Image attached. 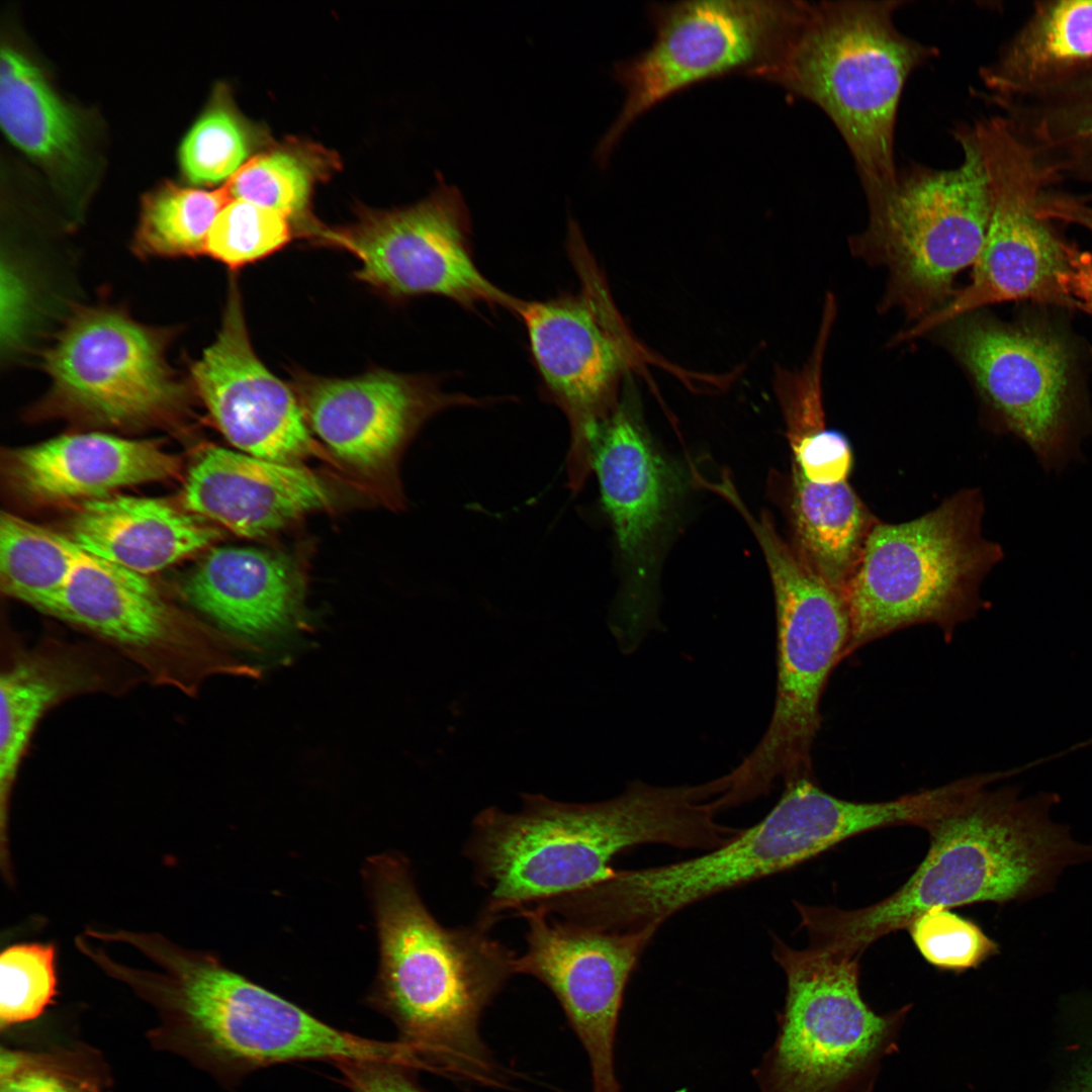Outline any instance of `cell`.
<instances>
[{
  "mask_svg": "<svg viewBox=\"0 0 1092 1092\" xmlns=\"http://www.w3.org/2000/svg\"><path fill=\"white\" fill-rule=\"evenodd\" d=\"M1063 267L1058 273L1062 293L1074 308L1092 314V252L1062 241Z\"/></svg>",
  "mask_w": 1092,
  "mask_h": 1092,
  "instance_id": "39",
  "label": "cell"
},
{
  "mask_svg": "<svg viewBox=\"0 0 1092 1092\" xmlns=\"http://www.w3.org/2000/svg\"><path fill=\"white\" fill-rule=\"evenodd\" d=\"M291 236V221L284 214L236 199L213 221L205 253L237 269L280 250Z\"/></svg>",
  "mask_w": 1092,
  "mask_h": 1092,
  "instance_id": "36",
  "label": "cell"
},
{
  "mask_svg": "<svg viewBox=\"0 0 1092 1092\" xmlns=\"http://www.w3.org/2000/svg\"><path fill=\"white\" fill-rule=\"evenodd\" d=\"M949 324L950 348L1000 427L1021 440L1045 472L1061 473L1083 459L1092 415L1065 335L1043 322L1004 324L973 313Z\"/></svg>",
  "mask_w": 1092,
  "mask_h": 1092,
  "instance_id": "11",
  "label": "cell"
},
{
  "mask_svg": "<svg viewBox=\"0 0 1092 1092\" xmlns=\"http://www.w3.org/2000/svg\"><path fill=\"white\" fill-rule=\"evenodd\" d=\"M1092 67V0L1041 2L994 63L981 69L992 102L1026 97Z\"/></svg>",
  "mask_w": 1092,
  "mask_h": 1092,
  "instance_id": "27",
  "label": "cell"
},
{
  "mask_svg": "<svg viewBox=\"0 0 1092 1092\" xmlns=\"http://www.w3.org/2000/svg\"><path fill=\"white\" fill-rule=\"evenodd\" d=\"M568 250L579 291L547 300L517 298L511 311L525 327L546 396L568 422L566 472L568 487L576 492L592 472L593 435L615 407L620 381L635 364L638 347L574 223Z\"/></svg>",
  "mask_w": 1092,
  "mask_h": 1092,
  "instance_id": "13",
  "label": "cell"
},
{
  "mask_svg": "<svg viewBox=\"0 0 1092 1092\" xmlns=\"http://www.w3.org/2000/svg\"><path fill=\"white\" fill-rule=\"evenodd\" d=\"M231 201L224 186L211 191L171 182L159 186L142 201L135 251L155 257L205 253L212 223Z\"/></svg>",
  "mask_w": 1092,
  "mask_h": 1092,
  "instance_id": "31",
  "label": "cell"
},
{
  "mask_svg": "<svg viewBox=\"0 0 1092 1092\" xmlns=\"http://www.w3.org/2000/svg\"><path fill=\"white\" fill-rule=\"evenodd\" d=\"M526 919V951L516 973L545 985L586 1053L593 1092H621L615 1068L619 1014L628 980L656 932L612 931L553 918L535 908Z\"/></svg>",
  "mask_w": 1092,
  "mask_h": 1092,
  "instance_id": "17",
  "label": "cell"
},
{
  "mask_svg": "<svg viewBox=\"0 0 1092 1092\" xmlns=\"http://www.w3.org/2000/svg\"><path fill=\"white\" fill-rule=\"evenodd\" d=\"M823 361L821 353H812L802 369L781 370L775 379L793 453L791 509L807 518L846 519L860 514L866 504L848 481V440L825 424Z\"/></svg>",
  "mask_w": 1092,
  "mask_h": 1092,
  "instance_id": "25",
  "label": "cell"
},
{
  "mask_svg": "<svg viewBox=\"0 0 1092 1092\" xmlns=\"http://www.w3.org/2000/svg\"><path fill=\"white\" fill-rule=\"evenodd\" d=\"M1051 793L1020 798L1017 787H979L928 820L929 847L887 898L854 910L796 903L812 945L858 957L924 912L982 902L1025 901L1051 891L1063 870L1092 860L1050 811Z\"/></svg>",
  "mask_w": 1092,
  "mask_h": 1092,
  "instance_id": "2",
  "label": "cell"
},
{
  "mask_svg": "<svg viewBox=\"0 0 1092 1092\" xmlns=\"http://www.w3.org/2000/svg\"><path fill=\"white\" fill-rule=\"evenodd\" d=\"M766 561L776 602L777 693L766 731L725 775L727 808L752 801L775 783L813 778L812 747L830 674L846 657L851 636L844 595L830 584L767 515L742 513Z\"/></svg>",
  "mask_w": 1092,
  "mask_h": 1092,
  "instance_id": "7",
  "label": "cell"
},
{
  "mask_svg": "<svg viewBox=\"0 0 1092 1092\" xmlns=\"http://www.w3.org/2000/svg\"><path fill=\"white\" fill-rule=\"evenodd\" d=\"M907 930L922 958L940 971L977 969L999 952V944L976 922L950 909L928 910Z\"/></svg>",
  "mask_w": 1092,
  "mask_h": 1092,
  "instance_id": "37",
  "label": "cell"
},
{
  "mask_svg": "<svg viewBox=\"0 0 1092 1092\" xmlns=\"http://www.w3.org/2000/svg\"><path fill=\"white\" fill-rule=\"evenodd\" d=\"M87 671L54 654L23 656L0 676V861L10 862L9 803L19 764L43 715L91 687Z\"/></svg>",
  "mask_w": 1092,
  "mask_h": 1092,
  "instance_id": "29",
  "label": "cell"
},
{
  "mask_svg": "<svg viewBox=\"0 0 1092 1092\" xmlns=\"http://www.w3.org/2000/svg\"><path fill=\"white\" fill-rule=\"evenodd\" d=\"M51 615L85 628L154 666L187 657L205 676H250L253 667L235 655L248 642L185 623L147 575L85 553Z\"/></svg>",
  "mask_w": 1092,
  "mask_h": 1092,
  "instance_id": "18",
  "label": "cell"
},
{
  "mask_svg": "<svg viewBox=\"0 0 1092 1092\" xmlns=\"http://www.w3.org/2000/svg\"><path fill=\"white\" fill-rule=\"evenodd\" d=\"M796 0H685L653 3L651 43L617 63L625 98L601 140V163L643 114L699 83L731 75L763 80L778 65L807 12Z\"/></svg>",
  "mask_w": 1092,
  "mask_h": 1092,
  "instance_id": "10",
  "label": "cell"
},
{
  "mask_svg": "<svg viewBox=\"0 0 1092 1092\" xmlns=\"http://www.w3.org/2000/svg\"><path fill=\"white\" fill-rule=\"evenodd\" d=\"M315 238L352 253L360 263L357 278L394 297L433 294L467 308L510 311L516 300L478 269L463 196L442 182L416 204L364 210L346 228L321 226Z\"/></svg>",
  "mask_w": 1092,
  "mask_h": 1092,
  "instance_id": "16",
  "label": "cell"
},
{
  "mask_svg": "<svg viewBox=\"0 0 1092 1092\" xmlns=\"http://www.w3.org/2000/svg\"><path fill=\"white\" fill-rule=\"evenodd\" d=\"M589 444L590 469L626 561L643 568L674 492L671 468L639 420L630 384Z\"/></svg>",
  "mask_w": 1092,
  "mask_h": 1092,
  "instance_id": "24",
  "label": "cell"
},
{
  "mask_svg": "<svg viewBox=\"0 0 1092 1092\" xmlns=\"http://www.w3.org/2000/svg\"><path fill=\"white\" fill-rule=\"evenodd\" d=\"M987 172L991 215L971 282L952 299L902 332L896 343L918 338L993 303L1032 300L1074 308L1062 293V240L1037 212L1052 177L1033 150L1002 114L970 125Z\"/></svg>",
  "mask_w": 1092,
  "mask_h": 1092,
  "instance_id": "14",
  "label": "cell"
},
{
  "mask_svg": "<svg viewBox=\"0 0 1092 1092\" xmlns=\"http://www.w3.org/2000/svg\"><path fill=\"white\" fill-rule=\"evenodd\" d=\"M182 595L224 633L260 647L301 625L302 587L291 563L251 547L212 549L187 575Z\"/></svg>",
  "mask_w": 1092,
  "mask_h": 1092,
  "instance_id": "23",
  "label": "cell"
},
{
  "mask_svg": "<svg viewBox=\"0 0 1092 1092\" xmlns=\"http://www.w3.org/2000/svg\"><path fill=\"white\" fill-rule=\"evenodd\" d=\"M805 790L786 784L758 823L704 854L638 870L615 871L571 895L579 923L612 931L657 928L681 909L715 894L792 869L826 851Z\"/></svg>",
  "mask_w": 1092,
  "mask_h": 1092,
  "instance_id": "12",
  "label": "cell"
},
{
  "mask_svg": "<svg viewBox=\"0 0 1092 1092\" xmlns=\"http://www.w3.org/2000/svg\"><path fill=\"white\" fill-rule=\"evenodd\" d=\"M719 788L654 786L636 781L619 796L570 804L524 794L523 807H491L473 819L463 854L487 895L478 921L576 892L609 879L613 858L641 844L716 848L738 832L717 821Z\"/></svg>",
  "mask_w": 1092,
  "mask_h": 1092,
  "instance_id": "1",
  "label": "cell"
},
{
  "mask_svg": "<svg viewBox=\"0 0 1092 1092\" xmlns=\"http://www.w3.org/2000/svg\"><path fill=\"white\" fill-rule=\"evenodd\" d=\"M904 4L810 2L787 51L763 80L829 117L852 156L864 193L895 181L903 89L917 68L937 56L935 48L896 27L894 15Z\"/></svg>",
  "mask_w": 1092,
  "mask_h": 1092,
  "instance_id": "5",
  "label": "cell"
},
{
  "mask_svg": "<svg viewBox=\"0 0 1092 1092\" xmlns=\"http://www.w3.org/2000/svg\"><path fill=\"white\" fill-rule=\"evenodd\" d=\"M167 336L121 311H76L43 356L56 413L111 427L171 422L187 389L166 358Z\"/></svg>",
  "mask_w": 1092,
  "mask_h": 1092,
  "instance_id": "15",
  "label": "cell"
},
{
  "mask_svg": "<svg viewBox=\"0 0 1092 1092\" xmlns=\"http://www.w3.org/2000/svg\"><path fill=\"white\" fill-rule=\"evenodd\" d=\"M58 952L52 942H22L0 956V1023L11 1027L37 1018L58 994Z\"/></svg>",
  "mask_w": 1092,
  "mask_h": 1092,
  "instance_id": "35",
  "label": "cell"
},
{
  "mask_svg": "<svg viewBox=\"0 0 1092 1092\" xmlns=\"http://www.w3.org/2000/svg\"><path fill=\"white\" fill-rule=\"evenodd\" d=\"M307 147L289 146L252 157L224 187L232 200H246L284 214L302 235L318 228L307 216L311 187L325 162Z\"/></svg>",
  "mask_w": 1092,
  "mask_h": 1092,
  "instance_id": "32",
  "label": "cell"
},
{
  "mask_svg": "<svg viewBox=\"0 0 1092 1092\" xmlns=\"http://www.w3.org/2000/svg\"><path fill=\"white\" fill-rule=\"evenodd\" d=\"M0 1092H112L102 1062L88 1049L2 1048Z\"/></svg>",
  "mask_w": 1092,
  "mask_h": 1092,
  "instance_id": "34",
  "label": "cell"
},
{
  "mask_svg": "<svg viewBox=\"0 0 1092 1092\" xmlns=\"http://www.w3.org/2000/svg\"><path fill=\"white\" fill-rule=\"evenodd\" d=\"M953 136L964 153L959 166L911 164L866 194L869 222L855 243L888 266L894 299L919 320L943 305L954 277L975 264L990 221L987 172L970 125Z\"/></svg>",
  "mask_w": 1092,
  "mask_h": 1092,
  "instance_id": "9",
  "label": "cell"
},
{
  "mask_svg": "<svg viewBox=\"0 0 1092 1092\" xmlns=\"http://www.w3.org/2000/svg\"><path fill=\"white\" fill-rule=\"evenodd\" d=\"M190 373L212 421L239 451L292 464L310 453L312 438L299 399L257 357L234 279L216 339Z\"/></svg>",
  "mask_w": 1092,
  "mask_h": 1092,
  "instance_id": "19",
  "label": "cell"
},
{
  "mask_svg": "<svg viewBox=\"0 0 1092 1092\" xmlns=\"http://www.w3.org/2000/svg\"><path fill=\"white\" fill-rule=\"evenodd\" d=\"M254 145L251 126L237 111L226 90L218 88L185 136L179 152L180 165L193 184L229 181L248 161Z\"/></svg>",
  "mask_w": 1092,
  "mask_h": 1092,
  "instance_id": "33",
  "label": "cell"
},
{
  "mask_svg": "<svg viewBox=\"0 0 1092 1092\" xmlns=\"http://www.w3.org/2000/svg\"><path fill=\"white\" fill-rule=\"evenodd\" d=\"M68 535L85 553L148 576L207 548L219 532L164 499L116 494L82 503Z\"/></svg>",
  "mask_w": 1092,
  "mask_h": 1092,
  "instance_id": "26",
  "label": "cell"
},
{
  "mask_svg": "<svg viewBox=\"0 0 1092 1092\" xmlns=\"http://www.w3.org/2000/svg\"><path fill=\"white\" fill-rule=\"evenodd\" d=\"M180 458L154 440L90 432L61 435L10 451V488L38 505L82 503L175 476Z\"/></svg>",
  "mask_w": 1092,
  "mask_h": 1092,
  "instance_id": "21",
  "label": "cell"
},
{
  "mask_svg": "<svg viewBox=\"0 0 1092 1092\" xmlns=\"http://www.w3.org/2000/svg\"><path fill=\"white\" fill-rule=\"evenodd\" d=\"M772 941L787 991L775 1042L754 1072L760 1092H873L912 1004L877 1013L861 996L858 957Z\"/></svg>",
  "mask_w": 1092,
  "mask_h": 1092,
  "instance_id": "8",
  "label": "cell"
},
{
  "mask_svg": "<svg viewBox=\"0 0 1092 1092\" xmlns=\"http://www.w3.org/2000/svg\"><path fill=\"white\" fill-rule=\"evenodd\" d=\"M0 122L9 141L58 183L72 186L87 165L82 119L46 75L17 48L0 62Z\"/></svg>",
  "mask_w": 1092,
  "mask_h": 1092,
  "instance_id": "28",
  "label": "cell"
},
{
  "mask_svg": "<svg viewBox=\"0 0 1092 1092\" xmlns=\"http://www.w3.org/2000/svg\"><path fill=\"white\" fill-rule=\"evenodd\" d=\"M1038 214L1082 226L1092 234V206L1066 194L1044 192L1038 202Z\"/></svg>",
  "mask_w": 1092,
  "mask_h": 1092,
  "instance_id": "40",
  "label": "cell"
},
{
  "mask_svg": "<svg viewBox=\"0 0 1092 1092\" xmlns=\"http://www.w3.org/2000/svg\"><path fill=\"white\" fill-rule=\"evenodd\" d=\"M126 944L157 967L114 961L110 978L129 987L157 1013L149 1033L225 1085L272 1065L350 1059L410 1060L399 1043L365 1038L320 1020L294 1003L224 967L215 957L184 948L157 932L131 931Z\"/></svg>",
  "mask_w": 1092,
  "mask_h": 1092,
  "instance_id": "4",
  "label": "cell"
},
{
  "mask_svg": "<svg viewBox=\"0 0 1092 1092\" xmlns=\"http://www.w3.org/2000/svg\"><path fill=\"white\" fill-rule=\"evenodd\" d=\"M1061 1092H1092V1042L1073 1066Z\"/></svg>",
  "mask_w": 1092,
  "mask_h": 1092,
  "instance_id": "41",
  "label": "cell"
},
{
  "mask_svg": "<svg viewBox=\"0 0 1092 1092\" xmlns=\"http://www.w3.org/2000/svg\"><path fill=\"white\" fill-rule=\"evenodd\" d=\"M352 1092H424L415 1064L400 1059H350L333 1064Z\"/></svg>",
  "mask_w": 1092,
  "mask_h": 1092,
  "instance_id": "38",
  "label": "cell"
},
{
  "mask_svg": "<svg viewBox=\"0 0 1092 1092\" xmlns=\"http://www.w3.org/2000/svg\"><path fill=\"white\" fill-rule=\"evenodd\" d=\"M984 512L981 491L965 488L914 520L876 524L844 592L846 657L921 624L938 627L948 641L985 608L982 583L1004 551L984 536Z\"/></svg>",
  "mask_w": 1092,
  "mask_h": 1092,
  "instance_id": "6",
  "label": "cell"
},
{
  "mask_svg": "<svg viewBox=\"0 0 1092 1092\" xmlns=\"http://www.w3.org/2000/svg\"><path fill=\"white\" fill-rule=\"evenodd\" d=\"M331 500L325 482L299 464L222 447L198 455L183 489L185 510L247 538L276 532Z\"/></svg>",
  "mask_w": 1092,
  "mask_h": 1092,
  "instance_id": "22",
  "label": "cell"
},
{
  "mask_svg": "<svg viewBox=\"0 0 1092 1092\" xmlns=\"http://www.w3.org/2000/svg\"><path fill=\"white\" fill-rule=\"evenodd\" d=\"M308 425L339 457L371 468L392 461L428 419L486 402L444 390L429 376L373 371L352 378L293 373Z\"/></svg>",
  "mask_w": 1092,
  "mask_h": 1092,
  "instance_id": "20",
  "label": "cell"
},
{
  "mask_svg": "<svg viewBox=\"0 0 1092 1092\" xmlns=\"http://www.w3.org/2000/svg\"><path fill=\"white\" fill-rule=\"evenodd\" d=\"M84 554L68 534L2 512L0 585L7 597L51 614Z\"/></svg>",
  "mask_w": 1092,
  "mask_h": 1092,
  "instance_id": "30",
  "label": "cell"
},
{
  "mask_svg": "<svg viewBox=\"0 0 1092 1092\" xmlns=\"http://www.w3.org/2000/svg\"><path fill=\"white\" fill-rule=\"evenodd\" d=\"M380 964L368 1003L388 1017L421 1070L502 1087L507 1077L482 1040L488 1004L516 973L517 956L490 927L443 926L421 899L406 860L373 857Z\"/></svg>",
  "mask_w": 1092,
  "mask_h": 1092,
  "instance_id": "3",
  "label": "cell"
}]
</instances>
